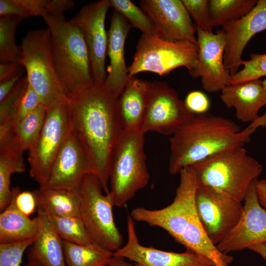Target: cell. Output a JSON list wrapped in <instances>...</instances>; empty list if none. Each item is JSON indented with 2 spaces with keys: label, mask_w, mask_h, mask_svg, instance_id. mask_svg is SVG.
<instances>
[{
  "label": "cell",
  "mask_w": 266,
  "mask_h": 266,
  "mask_svg": "<svg viewBox=\"0 0 266 266\" xmlns=\"http://www.w3.org/2000/svg\"><path fill=\"white\" fill-rule=\"evenodd\" d=\"M180 182L172 202L160 209L137 207L131 216L134 220L167 232L186 251L196 253L212 263L213 266H229L233 257L220 252L208 237L195 206L198 183L191 166L179 171Z\"/></svg>",
  "instance_id": "7a4b0ae2"
},
{
  "label": "cell",
  "mask_w": 266,
  "mask_h": 266,
  "mask_svg": "<svg viewBox=\"0 0 266 266\" xmlns=\"http://www.w3.org/2000/svg\"><path fill=\"white\" fill-rule=\"evenodd\" d=\"M195 206L208 237L215 246L235 227L243 211L241 202L213 189L199 185Z\"/></svg>",
  "instance_id": "8fae6325"
},
{
  "label": "cell",
  "mask_w": 266,
  "mask_h": 266,
  "mask_svg": "<svg viewBox=\"0 0 266 266\" xmlns=\"http://www.w3.org/2000/svg\"><path fill=\"white\" fill-rule=\"evenodd\" d=\"M16 205L20 211L29 216L37 208L36 200L33 192L22 191L18 187L12 188Z\"/></svg>",
  "instance_id": "ab89813d"
},
{
  "label": "cell",
  "mask_w": 266,
  "mask_h": 266,
  "mask_svg": "<svg viewBox=\"0 0 266 266\" xmlns=\"http://www.w3.org/2000/svg\"><path fill=\"white\" fill-rule=\"evenodd\" d=\"M262 84H263V86L264 89L266 91V79H265L263 81H262Z\"/></svg>",
  "instance_id": "681fc988"
},
{
  "label": "cell",
  "mask_w": 266,
  "mask_h": 266,
  "mask_svg": "<svg viewBox=\"0 0 266 266\" xmlns=\"http://www.w3.org/2000/svg\"><path fill=\"white\" fill-rule=\"evenodd\" d=\"M258 0H209L213 27H224L249 12Z\"/></svg>",
  "instance_id": "f1b7e54d"
},
{
  "label": "cell",
  "mask_w": 266,
  "mask_h": 266,
  "mask_svg": "<svg viewBox=\"0 0 266 266\" xmlns=\"http://www.w3.org/2000/svg\"><path fill=\"white\" fill-rule=\"evenodd\" d=\"M39 222L37 216L31 219L17 208L14 196L0 214V243H8L35 239Z\"/></svg>",
  "instance_id": "cb8c5ba5"
},
{
  "label": "cell",
  "mask_w": 266,
  "mask_h": 266,
  "mask_svg": "<svg viewBox=\"0 0 266 266\" xmlns=\"http://www.w3.org/2000/svg\"><path fill=\"white\" fill-rule=\"evenodd\" d=\"M140 4L154 24L156 34L161 39L198 44L196 26L181 0H141Z\"/></svg>",
  "instance_id": "5bb4252c"
},
{
  "label": "cell",
  "mask_w": 266,
  "mask_h": 266,
  "mask_svg": "<svg viewBox=\"0 0 266 266\" xmlns=\"http://www.w3.org/2000/svg\"><path fill=\"white\" fill-rule=\"evenodd\" d=\"M128 21L114 10L108 34L107 55L110 64L104 87L118 98L129 79L125 60V44L132 28Z\"/></svg>",
  "instance_id": "ffe728a7"
},
{
  "label": "cell",
  "mask_w": 266,
  "mask_h": 266,
  "mask_svg": "<svg viewBox=\"0 0 266 266\" xmlns=\"http://www.w3.org/2000/svg\"><path fill=\"white\" fill-rule=\"evenodd\" d=\"M23 66L20 63L13 62L0 64V82L19 75H23Z\"/></svg>",
  "instance_id": "b9f144b4"
},
{
  "label": "cell",
  "mask_w": 266,
  "mask_h": 266,
  "mask_svg": "<svg viewBox=\"0 0 266 266\" xmlns=\"http://www.w3.org/2000/svg\"><path fill=\"white\" fill-rule=\"evenodd\" d=\"M195 115L186 107L176 92L164 81L151 82L141 131L172 135Z\"/></svg>",
  "instance_id": "4fadbf2b"
},
{
  "label": "cell",
  "mask_w": 266,
  "mask_h": 266,
  "mask_svg": "<svg viewBox=\"0 0 266 266\" xmlns=\"http://www.w3.org/2000/svg\"><path fill=\"white\" fill-rule=\"evenodd\" d=\"M95 175L90 158L78 139L71 132L53 163L46 184L42 187L78 192L84 177Z\"/></svg>",
  "instance_id": "e0dca14e"
},
{
  "label": "cell",
  "mask_w": 266,
  "mask_h": 266,
  "mask_svg": "<svg viewBox=\"0 0 266 266\" xmlns=\"http://www.w3.org/2000/svg\"><path fill=\"white\" fill-rule=\"evenodd\" d=\"M109 0H100L84 5L70 20L82 33L90 56L94 83L104 86L107 73L105 58L107 53L108 34L105 20Z\"/></svg>",
  "instance_id": "7c38bea8"
},
{
  "label": "cell",
  "mask_w": 266,
  "mask_h": 266,
  "mask_svg": "<svg viewBox=\"0 0 266 266\" xmlns=\"http://www.w3.org/2000/svg\"><path fill=\"white\" fill-rule=\"evenodd\" d=\"M220 97L227 107L234 108L236 118L243 122H253L266 106V91L260 79L229 84L221 90Z\"/></svg>",
  "instance_id": "44dd1931"
},
{
  "label": "cell",
  "mask_w": 266,
  "mask_h": 266,
  "mask_svg": "<svg viewBox=\"0 0 266 266\" xmlns=\"http://www.w3.org/2000/svg\"><path fill=\"white\" fill-rule=\"evenodd\" d=\"M128 239L113 255L127 259L135 266H213L209 261L194 252H168L141 245L135 232L134 220L127 217Z\"/></svg>",
  "instance_id": "ac0fdd59"
},
{
  "label": "cell",
  "mask_w": 266,
  "mask_h": 266,
  "mask_svg": "<svg viewBox=\"0 0 266 266\" xmlns=\"http://www.w3.org/2000/svg\"><path fill=\"white\" fill-rule=\"evenodd\" d=\"M253 133L248 127L240 131L231 119L208 113L195 115L170 138L169 172L175 175L222 150L244 146Z\"/></svg>",
  "instance_id": "3957f363"
},
{
  "label": "cell",
  "mask_w": 266,
  "mask_h": 266,
  "mask_svg": "<svg viewBox=\"0 0 266 266\" xmlns=\"http://www.w3.org/2000/svg\"><path fill=\"white\" fill-rule=\"evenodd\" d=\"M41 104L42 103L38 95L28 83V86L15 117L8 126L0 128V139L6 136L24 118Z\"/></svg>",
  "instance_id": "d590c367"
},
{
  "label": "cell",
  "mask_w": 266,
  "mask_h": 266,
  "mask_svg": "<svg viewBox=\"0 0 266 266\" xmlns=\"http://www.w3.org/2000/svg\"><path fill=\"white\" fill-rule=\"evenodd\" d=\"M25 266H44L38 261L33 260H28V262Z\"/></svg>",
  "instance_id": "c3c4849f"
},
{
  "label": "cell",
  "mask_w": 266,
  "mask_h": 266,
  "mask_svg": "<svg viewBox=\"0 0 266 266\" xmlns=\"http://www.w3.org/2000/svg\"><path fill=\"white\" fill-rule=\"evenodd\" d=\"M256 188L260 203L266 210V180H258Z\"/></svg>",
  "instance_id": "ee69618b"
},
{
  "label": "cell",
  "mask_w": 266,
  "mask_h": 266,
  "mask_svg": "<svg viewBox=\"0 0 266 266\" xmlns=\"http://www.w3.org/2000/svg\"><path fill=\"white\" fill-rule=\"evenodd\" d=\"M266 126V112L259 117L247 127L253 132L259 127H263Z\"/></svg>",
  "instance_id": "f6af8a7d"
},
{
  "label": "cell",
  "mask_w": 266,
  "mask_h": 266,
  "mask_svg": "<svg viewBox=\"0 0 266 266\" xmlns=\"http://www.w3.org/2000/svg\"><path fill=\"white\" fill-rule=\"evenodd\" d=\"M16 16L21 18L30 16L19 0H0V16Z\"/></svg>",
  "instance_id": "60d3db41"
},
{
  "label": "cell",
  "mask_w": 266,
  "mask_h": 266,
  "mask_svg": "<svg viewBox=\"0 0 266 266\" xmlns=\"http://www.w3.org/2000/svg\"><path fill=\"white\" fill-rule=\"evenodd\" d=\"M198 46V63L193 78L201 77L203 89L215 93L230 84L231 75L224 65L226 37L224 31L215 33L196 28Z\"/></svg>",
  "instance_id": "2e32d148"
},
{
  "label": "cell",
  "mask_w": 266,
  "mask_h": 266,
  "mask_svg": "<svg viewBox=\"0 0 266 266\" xmlns=\"http://www.w3.org/2000/svg\"><path fill=\"white\" fill-rule=\"evenodd\" d=\"M248 249L258 253L266 260V243H258L252 245Z\"/></svg>",
  "instance_id": "7dc6e473"
},
{
  "label": "cell",
  "mask_w": 266,
  "mask_h": 266,
  "mask_svg": "<svg viewBox=\"0 0 266 266\" xmlns=\"http://www.w3.org/2000/svg\"><path fill=\"white\" fill-rule=\"evenodd\" d=\"M25 171L23 153L6 147H0V210L2 211L10 203L12 191L11 177L14 173Z\"/></svg>",
  "instance_id": "83f0119b"
},
{
  "label": "cell",
  "mask_w": 266,
  "mask_h": 266,
  "mask_svg": "<svg viewBox=\"0 0 266 266\" xmlns=\"http://www.w3.org/2000/svg\"><path fill=\"white\" fill-rule=\"evenodd\" d=\"M243 68L236 73L230 75V84H237L260 79L266 76V53H252L250 59L243 61Z\"/></svg>",
  "instance_id": "e575fe53"
},
{
  "label": "cell",
  "mask_w": 266,
  "mask_h": 266,
  "mask_svg": "<svg viewBox=\"0 0 266 266\" xmlns=\"http://www.w3.org/2000/svg\"><path fill=\"white\" fill-rule=\"evenodd\" d=\"M196 28L209 33L212 32L209 0H181Z\"/></svg>",
  "instance_id": "8d00e7d4"
},
{
  "label": "cell",
  "mask_w": 266,
  "mask_h": 266,
  "mask_svg": "<svg viewBox=\"0 0 266 266\" xmlns=\"http://www.w3.org/2000/svg\"><path fill=\"white\" fill-rule=\"evenodd\" d=\"M28 86L26 75L21 77L12 91L0 101V127L8 126L15 117Z\"/></svg>",
  "instance_id": "d6a6232c"
},
{
  "label": "cell",
  "mask_w": 266,
  "mask_h": 266,
  "mask_svg": "<svg viewBox=\"0 0 266 266\" xmlns=\"http://www.w3.org/2000/svg\"><path fill=\"white\" fill-rule=\"evenodd\" d=\"M46 107L42 128L28 150L30 174L40 186L46 184L54 161L71 132L67 96Z\"/></svg>",
  "instance_id": "30bf717a"
},
{
  "label": "cell",
  "mask_w": 266,
  "mask_h": 266,
  "mask_svg": "<svg viewBox=\"0 0 266 266\" xmlns=\"http://www.w3.org/2000/svg\"><path fill=\"white\" fill-rule=\"evenodd\" d=\"M107 266H133V265L126 262L123 257L113 255Z\"/></svg>",
  "instance_id": "bcb514c9"
},
{
  "label": "cell",
  "mask_w": 266,
  "mask_h": 266,
  "mask_svg": "<svg viewBox=\"0 0 266 266\" xmlns=\"http://www.w3.org/2000/svg\"><path fill=\"white\" fill-rule=\"evenodd\" d=\"M43 19L50 31L56 70L67 95L94 83L89 52L79 29L64 14Z\"/></svg>",
  "instance_id": "5b68a950"
},
{
  "label": "cell",
  "mask_w": 266,
  "mask_h": 266,
  "mask_svg": "<svg viewBox=\"0 0 266 266\" xmlns=\"http://www.w3.org/2000/svg\"><path fill=\"white\" fill-rule=\"evenodd\" d=\"M103 192L95 175L84 177L78 191L79 217L94 243L114 252L121 247L123 239L114 222L112 198Z\"/></svg>",
  "instance_id": "ba28073f"
},
{
  "label": "cell",
  "mask_w": 266,
  "mask_h": 266,
  "mask_svg": "<svg viewBox=\"0 0 266 266\" xmlns=\"http://www.w3.org/2000/svg\"><path fill=\"white\" fill-rule=\"evenodd\" d=\"M30 17L35 16L43 18L51 15L65 14L74 7L72 0H19Z\"/></svg>",
  "instance_id": "836d02e7"
},
{
  "label": "cell",
  "mask_w": 266,
  "mask_h": 266,
  "mask_svg": "<svg viewBox=\"0 0 266 266\" xmlns=\"http://www.w3.org/2000/svg\"><path fill=\"white\" fill-rule=\"evenodd\" d=\"M35 239L0 243V266H20L25 250Z\"/></svg>",
  "instance_id": "74e56055"
},
{
  "label": "cell",
  "mask_w": 266,
  "mask_h": 266,
  "mask_svg": "<svg viewBox=\"0 0 266 266\" xmlns=\"http://www.w3.org/2000/svg\"><path fill=\"white\" fill-rule=\"evenodd\" d=\"M48 215L55 230L63 240L81 245L95 244L79 216Z\"/></svg>",
  "instance_id": "4dcf8cb0"
},
{
  "label": "cell",
  "mask_w": 266,
  "mask_h": 266,
  "mask_svg": "<svg viewBox=\"0 0 266 266\" xmlns=\"http://www.w3.org/2000/svg\"><path fill=\"white\" fill-rule=\"evenodd\" d=\"M258 180L252 182L245 197L239 221L216 245L224 254L248 249L258 243H266V210L259 200L256 188Z\"/></svg>",
  "instance_id": "9a60e30c"
},
{
  "label": "cell",
  "mask_w": 266,
  "mask_h": 266,
  "mask_svg": "<svg viewBox=\"0 0 266 266\" xmlns=\"http://www.w3.org/2000/svg\"><path fill=\"white\" fill-rule=\"evenodd\" d=\"M226 37L224 62L231 75L238 71L241 56L251 38L266 30V0H258L247 14L223 27Z\"/></svg>",
  "instance_id": "d6986e66"
},
{
  "label": "cell",
  "mask_w": 266,
  "mask_h": 266,
  "mask_svg": "<svg viewBox=\"0 0 266 266\" xmlns=\"http://www.w3.org/2000/svg\"><path fill=\"white\" fill-rule=\"evenodd\" d=\"M47 107L41 104L24 118L14 130L0 139V147H6L23 153L36 139L43 125Z\"/></svg>",
  "instance_id": "d4e9b609"
},
{
  "label": "cell",
  "mask_w": 266,
  "mask_h": 266,
  "mask_svg": "<svg viewBox=\"0 0 266 266\" xmlns=\"http://www.w3.org/2000/svg\"><path fill=\"white\" fill-rule=\"evenodd\" d=\"M184 102L187 108L194 115L208 113L210 106V101L207 96L198 90L189 92Z\"/></svg>",
  "instance_id": "f35d334b"
},
{
  "label": "cell",
  "mask_w": 266,
  "mask_h": 266,
  "mask_svg": "<svg viewBox=\"0 0 266 266\" xmlns=\"http://www.w3.org/2000/svg\"><path fill=\"white\" fill-rule=\"evenodd\" d=\"M198 55V44L169 42L157 34H142L132 63L128 69L129 78L144 71L164 75L181 66L187 68L193 77Z\"/></svg>",
  "instance_id": "9c48e42d"
},
{
  "label": "cell",
  "mask_w": 266,
  "mask_h": 266,
  "mask_svg": "<svg viewBox=\"0 0 266 266\" xmlns=\"http://www.w3.org/2000/svg\"><path fill=\"white\" fill-rule=\"evenodd\" d=\"M21 77L22 75H19L0 82V101L8 95Z\"/></svg>",
  "instance_id": "7bdbcfd3"
},
{
  "label": "cell",
  "mask_w": 266,
  "mask_h": 266,
  "mask_svg": "<svg viewBox=\"0 0 266 266\" xmlns=\"http://www.w3.org/2000/svg\"><path fill=\"white\" fill-rule=\"evenodd\" d=\"M67 97L71 132L87 152L103 192L108 194L110 160L124 131L118 98L95 83Z\"/></svg>",
  "instance_id": "6da1fadb"
},
{
  "label": "cell",
  "mask_w": 266,
  "mask_h": 266,
  "mask_svg": "<svg viewBox=\"0 0 266 266\" xmlns=\"http://www.w3.org/2000/svg\"><path fill=\"white\" fill-rule=\"evenodd\" d=\"M151 82L135 76L129 78L118 98V105L124 130H141L145 118Z\"/></svg>",
  "instance_id": "7402d4cb"
},
{
  "label": "cell",
  "mask_w": 266,
  "mask_h": 266,
  "mask_svg": "<svg viewBox=\"0 0 266 266\" xmlns=\"http://www.w3.org/2000/svg\"><path fill=\"white\" fill-rule=\"evenodd\" d=\"M23 18L16 16H0V62L20 63L21 47L16 44L15 32Z\"/></svg>",
  "instance_id": "f546056e"
},
{
  "label": "cell",
  "mask_w": 266,
  "mask_h": 266,
  "mask_svg": "<svg viewBox=\"0 0 266 266\" xmlns=\"http://www.w3.org/2000/svg\"><path fill=\"white\" fill-rule=\"evenodd\" d=\"M199 186L209 187L242 202L263 167L238 146L222 150L191 166Z\"/></svg>",
  "instance_id": "277c9868"
},
{
  "label": "cell",
  "mask_w": 266,
  "mask_h": 266,
  "mask_svg": "<svg viewBox=\"0 0 266 266\" xmlns=\"http://www.w3.org/2000/svg\"><path fill=\"white\" fill-rule=\"evenodd\" d=\"M33 192L37 207L43 208L48 214L59 217L79 216L78 192L42 186Z\"/></svg>",
  "instance_id": "484cf974"
},
{
  "label": "cell",
  "mask_w": 266,
  "mask_h": 266,
  "mask_svg": "<svg viewBox=\"0 0 266 266\" xmlns=\"http://www.w3.org/2000/svg\"><path fill=\"white\" fill-rule=\"evenodd\" d=\"M36 208L39 229L28 251V260L38 261L44 266H66L63 240L53 228L46 211L39 206Z\"/></svg>",
  "instance_id": "603a6c76"
},
{
  "label": "cell",
  "mask_w": 266,
  "mask_h": 266,
  "mask_svg": "<svg viewBox=\"0 0 266 266\" xmlns=\"http://www.w3.org/2000/svg\"><path fill=\"white\" fill-rule=\"evenodd\" d=\"M110 7L121 13L132 27L140 30L142 34H156L152 21L143 10L130 0H109Z\"/></svg>",
  "instance_id": "1f68e13d"
},
{
  "label": "cell",
  "mask_w": 266,
  "mask_h": 266,
  "mask_svg": "<svg viewBox=\"0 0 266 266\" xmlns=\"http://www.w3.org/2000/svg\"><path fill=\"white\" fill-rule=\"evenodd\" d=\"M66 266H107L113 252L96 244L81 245L63 240Z\"/></svg>",
  "instance_id": "4316f807"
},
{
  "label": "cell",
  "mask_w": 266,
  "mask_h": 266,
  "mask_svg": "<svg viewBox=\"0 0 266 266\" xmlns=\"http://www.w3.org/2000/svg\"><path fill=\"white\" fill-rule=\"evenodd\" d=\"M20 63L26 71L29 84L47 106L66 91L57 73L49 29L29 31L22 40Z\"/></svg>",
  "instance_id": "52a82bcc"
},
{
  "label": "cell",
  "mask_w": 266,
  "mask_h": 266,
  "mask_svg": "<svg viewBox=\"0 0 266 266\" xmlns=\"http://www.w3.org/2000/svg\"><path fill=\"white\" fill-rule=\"evenodd\" d=\"M144 134L141 130H124L114 149L109 166V193L114 206H125L149 181Z\"/></svg>",
  "instance_id": "8992f818"
}]
</instances>
